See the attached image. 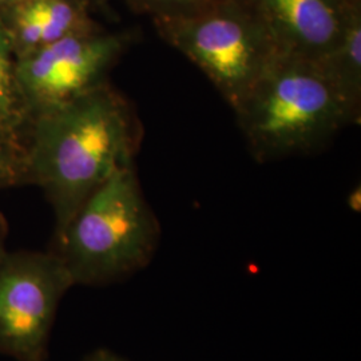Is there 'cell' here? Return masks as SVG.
Instances as JSON below:
<instances>
[{
    "label": "cell",
    "mask_w": 361,
    "mask_h": 361,
    "mask_svg": "<svg viewBox=\"0 0 361 361\" xmlns=\"http://www.w3.org/2000/svg\"><path fill=\"white\" fill-rule=\"evenodd\" d=\"M283 55L322 61L343 37L350 0H247Z\"/></svg>",
    "instance_id": "cell-7"
},
{
    "label": "cell",
    "mask_w": 361,
    "mask_h": 361,
    "mask_svg": "<svg viewBox=\"0 0 361 361\" xmlns=\"http://www.w3.org/2000/svg\"><path fill=\"white\" fill-rule=\"evenodd\" d=\"M18 1H20V0H0V13H3L4 10H7L8 7H11Z\"/></svg>",
    "instance_id": "cell-16"
},
{
    "label": "cell",
    "mask_w": 361,
    "mask_h": 361,
    "mask_svg": "<svg viewBox=\"0 0 361 361\" xmlns=\"http://www.w3.org/2000/svg\"><path fill=\"white\" fill-rule=\"evenodd\" d=\"M233 111L258 162L312 153L360 121L320 62L283 54Z\"/></svg>",
    "instance_id": "cell-2"
},
{
    "label": "cell",
    "mask_w": 361,
    "mask_h": 361,
    "mask_svg": "<svg viewBox=\"0 0 361 361\" xmlns=\"http://www.w3.org/2000/svg\"><path fill=\"white\" fill-rule=\"evenodd\" d=\"M71 286L55 252H7L0 261V353L44 361L58 307Z\"/></svg>",
    "instance_id": "cell-5"
},
{
    "label": "cell",
    "mask_w": 361,
    "mask_h": 361,
    "mask_svg": "<svg viewBox=\"0 0 361 361\" xmlns=\"http://www.w3.org/2000/svg\"><path fill=\"white\" fill-rule=\"evenodd\" d=\"M130 4L143 13L155 16H169L177 13H189L209 0H128Z\"/></svg>",
    "instance_id": "cell-12"
},
{
    "label": "cell",
    "mask_w": 361,
    "mask_h": 361,
    "mask_svg": "<svg viewBox=\"0 0 361 361\" xmlns=\"http://www.w3.org/2000/svg\"><path fill=\"white\" fill-rule=\"evenodd\" d=\"M348 207L353 210V212H360L361 209V189L360 186H357L356 189H353L347 198Z\"/></svg>",
    "instance_id": "cell-14"
},
{
    "label": "cell",
    "mask_w": 361,
    "mask_h": 361,
    "mask_svg": "<svg viewBox=\"0 0 361 361\" xmlns=\"http://www.w3.org/2000/svg\"><path fill=\"white\" fill-rule=\"evenodd\" d=\"M25 182L23 147L0 134V188Z\"/></svg>",
    "instance_id": "cell-11"
},
{
    "label": "cell",
    "mask_w": 361,
    "mask_h": 361,
    "mask_svg": "<svg viewBox=\"0 0 361 361\" xmlns=\"http://www.w3.org/2000/svg\"><path fill=\"white\" fill-rule=\"evenodd\" d=\"M77 1L79 4H82L83 7L87 8L92 3H99V1H104V0H77Z\"/></svg>",
    "instance_id": "cell-17"
},
{
    "label": "cell",
    "mask_w": 361,
    "mask_h": 361,
    "mask_svg": "<svg viewBox=\"0 0 361 361\" xmlns=\"http://www.w3.org/2000/svg\"><path fill=\"white\" fill-rule=\"evenodd\" d=\"M55 240L54 252L74 286L116 284L145 269L159 245L161 226L133 165L91 194Z\"/></svg>",
    "instance_id": "cell-3"
},
{
    "label": "cell",
    "mask_w": 361,
    "mask_h": 361,
    "mask_svg": "<svg viewBox=\"0 0 361 361\" xmlns=\"http://www.w3.org/2000/svg\"><path fill=\"white\" fill-rule=\"evenodd\" d=\"M18 58L68 35L95 30L77 0H20L0 13Z\"/></svg>",
    "instance_id": "cell-8"
},
{
    "label": "cell",
    "mask_w": 361,
    "mask_h": 361,
    "mask_svg": "<svg viewBox=\"0 0 361 361\" xmlns=\"http://www.w3.org/2000/svg\"><path fill=\"white\" fill-rule=\"evenodd\" d=\"M82 361H128L110 349H95Z\"/></svg>",
    "instance_id": "cell-13"
},
{
    "label": "cell",
    "mask_w": 361,
    "mask_h": 361,
    "mask_svg": "<svg viewBox=\"0 0 361 361\" xmlns=\"http://www.w3.org/2000/svg\"><path fill=\"white\" fill-rule=\"evenodd\" d=\"M126 46V35L92 30L18 58L16 77L28 118L102 86Z\"/></svg>",
    "instance_id": "cell-6"
},
{
    "label": "cell",
    "mask_w": 361,
    "mask_h": 361,
    "mask_svg": "<svg viewBox=\"0 0 361 361\" xmlns=\"http://www.w3.org/2000/svg\"><path fill=\"white\" fill-rule=\"evenodd\" d=\"M350 1H361V0H350Z\"/></svg>",
    "instance_id": "cell-18"
},
{
    "label": "cell",
    "mask_w": 361,
    "mask_h": 361,
    "mask_svg": "<svg viewBox=\"0 0 361 361\" xmlns=\"http://www.w3.org/2000/svg\"><path fill=\"white\" fill-rule=\"evenodd\" d=\"M6 235H7V225L3 216L0 214V261L7 255L6 250Z\"/></svg>",
    "instance_id": "cell-15"
},
{
    "label": "cell",
    "mask_w": 361,
    "mask_h": 361,
    "mask_svg": "<svg viewBox=\"0 0 361 361\" xmlns=\"http://www.w3.org/2000/svg\"><path fill=\"white\" fill-rule=\"evenodd\" d=\"M26 131L25 182L35 183L47 197L55 238L91 194L118 170L133 165L141 140L131 106L107 82L32 116Z\"/></svg>",
    "instance_id": "cell-1"
},
{
    "label": "cell",
    "mask_w": 361,
    "mask_h": 361,
    "mask_svg": "<svg viewBox=\"0 0 361 361\" xmlns=\"http://www.w3.org/2000/svg\"><path fill=\"white\" fill-rule=\"evenodd\" d=\"M320 62L328 77L360 116L361 107V3L352 7L343 37L335 49Z\"/></svg>",
    "instance_id": "cell-9"
},
{
    "label": "cell",
    "mask_w": 361,
    "mask_h": 361,
    "mask_svg": "<svg viewBox=\"0 0 361 361\" xmlns=\"http://www.w3.org/2000/svg\"><path fill=\"white\" fill-rule=\"evenodd\" d=\"M18 56L0 18V134L22 146L30 118L16 77Z\"/></svg>",
    "instance_id": "cell-10"
},
{
    "label": "cell",
    "mask_w": 361,
    "mask_h": 361,
    "mask_svg": "<svg viewBox=\"0 0 361 361\" xmlns=\"http://www.w3.org/2000/svg\"><path fill=\"white\" fill-rule=\"evenodd\" d=\"M155 30L198 66L234 109L280 55L247 0H209L189 13L155 16Z\"/></svg>",
    "instance_id": "cell-4"
}]
</instances>
